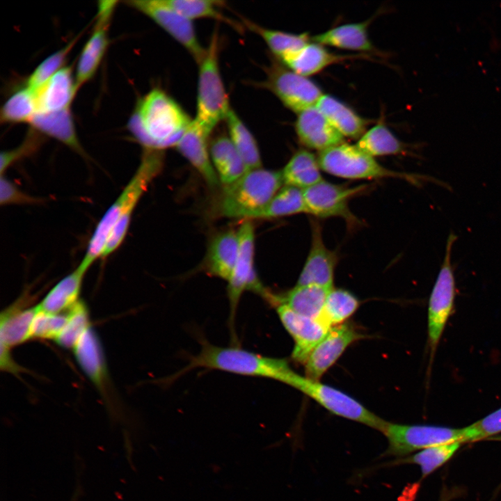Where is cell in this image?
Returning <instances> with one entry per match:
<instances>
[{"label": "cell", "instance_id": "cell-16", "mask_svg": "<svg viewBox=\"0 0 501 501\" xmlns=\"http://www.w3.org/2000/svg\"><path fill=\"white\" fill-rule=\"evenodd\" d=\"M363 337L351 324L331 328L306 360L305 376L319 381L351 344Z\"/></svg>", "mask_w": 501, "mask_h": 501}, {"label": "cell", "instance_id": "cell-47", "mask_svg": "<svg viewBox=\"0 0 501 501\" xmlns=\"http://www.w3.org/2000/svg\"><path fill=\"white\" fill-rule=\"evenodd\" d=\"M441 501H446V499H444V500H441Z\"/></svg>", "mask_w": 501, "mask_h": 501}, {"label": "cell", "instance_id": "cell-46", "mask_svg": "<svg viewBox=\"0 0 501 501\" xmlns=\"http://www.w3.org/2000/svg\"><path fill=\"white\" fill-rule=\"evenodd\" d=\"M0 368L1 370L13 374H18L23 368L13 359L11 351L0 347Z\"/></svg>", "mask_w": 501, "mask_h": 501}, {"label": "cell", "instance_id": "cell-24", "mask_svg": "<svg viewBox=\"0 0 501 501\" xmlns=\"http://www.w3.org/2000/svg\"><path fill=\"white\" fill-rule=\"evenodd\" d=\"M372 19L341 24L311 37L323 46L361 52H373L374 47L368 35Z\"/></svg>", "mask_w": 501, "mask_h": 501}, {"label": "cell", "instance_id": "cell-18", "mask_svg": "<svg viewBox=\"0 0 501 501\" xmlns=\"http://www.w3.org/2000/svg\"><path fill=\"white\" fill-rule=\"evenodd\" d=\"M294 129L299 141L308 150L320 152L344 142L316 106L297 113Z\"/></svg>", "mask_w": 501, "mask_h": 501}, {"label": "cell", "instance_id": "cell-42", "mask_svg": "<svg viewBox=\"0 0 501 501\" xmlns=\"http://www.w3.org/2000/svg\"><path fill=\"white\" fill-rule=\"evenodd\" d=\"M31 326V339L55 340L64 327L68 317L67 310L51 313L38 308Z\"/></svg>", "mask_w": 501, "mask_h": 501}, {"label": "cell", "instance_id": "cell-13", "mask_svg": "<svg viewBox=\"0 0 501 501\" xmlns=\"http://www.w3.org/2000/svg\"><path fill=\"white\" fill-rule=\"evenodd\" d=\"M126 3L150 17L181 44L199 62L206 49L200 44L191 20L184 17L165 0H134Z\"/></svg>", "mask_w": 501, "mask_h": 501}, {"label": "cell", "instance_id": "cell-26", "mask_svg": "<svg viewBox=\"0 0 501 501\" xmlns=\"http://www.w3.org/2000/svg\"><path fill=\"white\" fill-rule=\"evenodd\" d=\"M316 107L344 137L358 139L367 130L368 120L333 95L323 94Z\"/></svg>", "mask_w": 501, "mask_h": 501}, {"label": "cell", "instance_id": "cell-29", "mask_svg": "<svg viewBox=\"0 0 501 501\" xmlns=\"http://www.w3.org/2000/svg\"><path fill=\"white\" fill-rule=\"evenodd\" d=\"M209 152L218 180L223 186L237 181L248 171L229 136L215 138L211 143Z\"/></svg>", "mask_w": 501, "mask_h": 501}, {"label": "cell", "instance_id": "cell-15", "mask_svg": "<svg viewBox=\"0 0 501 501\" xmlns=\"http://www.w3.org/2000/svg\"><path fill=\"white\" fill-rule=\"evenodd\" d=\"M310 225V248L296 285H317L333 289L338 256L325 245L319 222L311 219Z\"/></svg>", "mask_w": 501, "mask_h": 501}, {"label": "cell", "instance_id": "cell-25", "mask_svg": "<svg viewBox=\"0 0 501 501\" xmlns=\"http://www.w3.org/2000/svg\"><path fill=\"white\" fill-rule=\"evenodd\" d=\"M31 129L61 142L81 156L86 157L77 135L70 109L36 113L30 122Z\"/></svg>", "mask_w": 501, "mask_h": 501}, {"label": "cell", "instance_id": "cell-32", "mask_svg": "<svg viewBox=\"0 0 501 501\" xmlns=\"http://www.w3.org/2000/svg\"><path fill=\"white\" fill-rule=\"evenodd\" d=\"M85 273L77 267L56 283L38 305L40 310L51 313L68 310L77 301Z\"/></svg>", "mask_w": 501, "mask_h": 501}, {"label": "cell", "instance_id": "cell-35", "mask_svg": "<svg viewBox=\"0 0 501 501\" xmlns=\"http://www.w3.org/2000/svg\"><path fill=\"white\" fill-rule=\"evenodd\" d=\"M461 441H453L433 445L395 460L392 463H411L418 465L421 470L422 479L432 473L446 463L460 448Z\"/></svg>", "mask_w": 501, "mask_h": 501}, {"label": "cell", "instance_id": "cell-45", "mask_svg": "<svg viewBox=\"0 0 501 501\" xmlns=\"http://www.w3.org/2000/svg\"><path fill=\"white\" fill-rule=\"evenodd\" d=\"M1 205H35L40 204L43 200L24 193L7 177L1 175L0 181Z\"/></svg>", "mask_w": 501, "mask_h": 501}, {"label": "cell", "instance_id": "cell-27", "mask_svg": "<svg viewBox=\"0 0 501 501\" xmlns=\"http://www.w3.org/2000/svg\"><path fill=\"white\" fill-rule=\"evenodd\" d=\"M331 289L317 285H295L283 294H273L269 303L275 306L285 305L301 315L317 319Z\"/></svg>", "mask_w": 501, "mask_h": 501}, {"label": "cell", "instance_id": "cell-37", "mask_svg": "<svg viewBox=\"0 0 501 501\" xmlns=\"http://www.w3.org/2000/svg\"><path fill=\"white\" fill-rule=\"evenodd\" d=\"M246 22L249 28L262 38L272 53L280 61L299 51L311 40L308 33L298 34L287 33L265 29L249 22Z\"/></svg>", "mask_w": 501, "mask_h": 501}, {"label": "cell", "instance_id": "cell-22", "mask_svg": "<svg viewBox=\"0 0 501 501\" xmlns=\"http://www.w3.org/2000/svg\"><path fill=\"white\" fill-rule=\"evenodd\" d=\"M77 90L72 67H62L35 92L37 113L69 109Z\"/></svg>", "mask_w": 501, "mask_h": 501}, {"label": "cell", "instance_id": "cell-39", "mask_svg": "<svg viewBox=\"0 0 501 501\" xmlns=\"http://www.w3.org/2000/svg\"><path fill=\"white\" fill-rule=\"evenodd\" d=\"M67 321L55 342L65 349H73L90 327L89 311L84 302L79 300L67 310Z\"/></svg>", "mask_w": 501, "mask_h": 501}, {"label": "cell", "instance_id": "cell-28", "mask_svg": "<svg viewBox=\"0 0 501 501\" xmlns=\"http://www.w3.org/2000/svg\"><path fill=\"white\" fill-rule=\"evenodd\" d=\"M349 58L347 56L335 54L325 46L312 41L281 61L292 70L308 77Z\"/></svg>", "mask_w": 501, "mask_h": 501}, {"label": "cell", "instance_id": "cell-3", "mask_svg": "<svg viewBox=\"0 0 501 501\" xmlns=\"http://www.w3.org/2000/svg\"><path fill=\"white\" fill-rule=\"evenodd\" d=\"M200 350L188 364L166 379L170 383L196 368L221 370L236 374L271 379L288 385L294 371L285 359L264 356L237 347H223L199 338Z\"/></svg>", "mask_w": 501, "mask_h": 501}, {"label": "cell", "instance_id": "cell-11", "mask_svg": "<svg viewBox=\"0 0 501 501\" xmlns=\"http://www.w3.org/2000/svg\"><path fill=\"white\" fill-rule=\"evenodd\" d=\"M366 184L348 186L333 184L326 180L303 190L307 214L316 218L338 217L348 228L355 229L361 222L351 212L349 200L368 189Z\"/></svg>", "mask_w": 501, "mask_h": 501}, {"label": "cell", "instance_id": "cell-6", "mask_svg": "<svg viewBox=\"0 0 501 501\" xmlns=\"http://www.w3.org/2000/svg\"><path fill=\"white\" fill-rule=\"evenodd\" d=\"M218 41L214 33L198 63L197 109L193 120L209 135L231 109L219 70Z\"/></svg>", "mask_w": 501, "mask_h": 501}, {"label": "cell", "instance_id": "cell-1", "mask_svg": "<svg viewBox=\"0 0 501 501\" xmlns=\"http://www.w3.org/2000/svg\"><path fill=\"white\" fill-rule=\"evenodd\" d=\"M163 164L162 151L143 150L134 175L96 225L84 257L77 267L81 271L86 273L98 258L106 257L119 248L127 233L136 205L161 172Z\"/></svg>", "mask_w": 501, "mask_h": 501}, {"label": "cell", "instance_id": "cell-34", "mask_svg": "<svg viewBox=\"0 0 501 501\" xmlns=\"http://www.w3.org/2000/svg\"><path fill=\"white\" fill-rule=\"evenodd\" d=\"M306 213L303 190L284 185L263 208L253 213L251 218H275Z\"/></svg>", "mask_w": 501, "mask_h": 501}, {"label": "cell", "instance_id": "cell-41", "mask_svg": "<svg viewBox=\"0 0 501 501\" xmlns=\"http://www.w3.org/2000/svg\"><path fill=\"white\" fill-rule=\"evenodd\" d=\"M180 15L192 21L194 19L212 18L231 24L222 15L218 8L222 2L212 0H165Z\"/></svg>", "mask_w": 501, "mask_h": 501}, {"label": "cell", "instance_id": "cell-23", "mask_svg": "<svg viewBox=\"0 0 501 501\" xmlns=\"http://www.w3.org/2000/svg\"><path fill=\"white\" fill-rule=\"evenodd\" d=\"M239 249L237 230H227L215 235L209 244L205 257L206 273L228 282L234 267Z\"/></svg>", "mask_w": 501, "mask_h": 501}, {"label": "cell", "instance_id": "cell-12", "mask_svg": "<svg viewBox=\"0 0 501 501\" xmlns=\"http://www.w3.org/2000/svg\"><path fill=\"white\" fill-rule=\"evenodd\" d=\"M265 85L285 107L296 113L315 106L323 95L319 85L309 77L276 63L268 70Z\"/></svg>", "mask_w": 501, "mask_h": 501}, {"label": "cell", "instance_id": "cell-33", "mask_svg": "<svg viewBox=\"0 0 501 501\" xmlns=\"http://www.w3.org/2000/svg\"><path fill=\"white\" fill-rule=\"evenodd\" d=\"M225 120L229 138L243 159L248 171L262 168L260 154L255 138L232 109Z\"/></svg>", "mask_w": 501, "mask_h": 501}, {"label": "cell", "instance_id": "cell-20", "mask_svg": "<svg viewBox=\"0 0 501 501\" xmlns=\"http://www.w3.org/2000/svg\"><path fill=\"white\" fill-rule=\"evenodd\" d=\"M207 134L192 120L175 148L199 173L205 182L211 187L219 185L216 170L213 166Z\"/></svg>", "mask_w": 501, "mask_h": 501}, {"label": "cell", "instance_id": "cell-36", "mask_svg": "<svg viewBox=\"0 0 501 501\" xmlns=\"http://www.w3.org/2000/svg\"><path fill=\"white\" fill-rule=\"evenodd\" d=\"M359 306L358 299L350 292L333 288L328 294L317 319L329 328L342 324Z\"/></svg>", "mask_w": 501, "mask_h": 501}, {"label": "cell", "instance_id": "cell-9", "mask_svg": "<svg viewBox=\"0 0 501 501\" xmlns=\"http://www.w3.org/2000/svg\"><path fill=\"white\" fill-rule=\"evenodd\" d=\"M457 236L451 232L445 253L430 294L428 307V342L433 358L454 306L456 287L452 264V252Z\"/></svg>", "mask_w": 501, "mask_h": 501}, {"label": "cell", "instance_id": "cell-31", "mask_svg": "<svg viewBox=\"0 0 501 501\" xmlns=\"http://www.w3.org/2000/svg\"><path fill=\"white\" fill-rule=\"evenodd\" d=\"M356 145L373 157L410 153L408 145L401 141L382 120L367 129Z\"/></svg>", "mask_w": 501, "mask_h": 501}, {"label": "cell", "instance_id": "cell-44", "mask_svg": "<svg viewBox=\"0 0 501 501\" xmlns=\"http://www.w3.org/2000/svg\"><path fill=\"white\" fill-rule=\"evenodd\" d=\"M42 143V138L39 133L33 129L29 131L26 138L22 143L11 150L3 151L1 154V175H3L5 171L14 163L32 154Z\"/></svg>", "mask_w": 501, "mask_h": 501}, {"label": "cell", "instance_id": "cell-21", "mask_svg": "<svg viewBox=\"0 0 501 501\" xmlns=\"http://www.w3.org/2000/svg\"><path fill=\"white\" fill-rule=\"evenodd\" d=\"M72 349L84 373L101 392H104L107 382L106 360L99 337L91 326Z\"/></svg>", "mask_w": 501, "mask_h": 501}, {"label": "cell", "instance_id": "cell-43", "mask_svg": "<svg viewBox=\"0 0 501 501\" xmlns=\"http://www.w3.org/2000/svg\"><path fill=\"white\" fill-rule=\"evenodd\" d=\"M465 428V443L481 440L501 433V408Z\"/></svg>", "mask_w": 501, "mask_h": 501}, {"label": "cell", "instance_id": "cell-38", "mask_svg": "<svg viewBox=\"0 0 501 501\" xmlns=\"http://www.w3.org/2000/svg\"><path fill=\"white\" fill-rule=\"evenodd\" d=\"M36 113L35 93L26 87L6 100L1 109L0 120L2 123H30Z\"/></svg>", "mask_w": 501, "mask_h": 501}, {"label": "cell", "instance_id": "cell-7", "mask_svg": "<svg viewBox=\"0 0 501 501\" xmlns=\"http://www.w3.org/2000/svg\"><path fill=\"white\" fill-rule=\"evenodd\" d=\"M388 440L383 456L406 457L429 447L453 441L465 443L466 428L400 424L386 421L381 431Z\"/></svg>", "mask_w": 501, "mask_h": 501}, {"label": "cell", "instance_id": "cell-30", "mask_svg": "<svg viewBox=\"0 0 501 501\" xmlns=\"http://www.w3.org/2000/svg\"><path fill=\"white\" fill-rule=\"evenodd\" d=\"M321 170L318 157L301 148L294 153L281 172L285 185L304 190L323 180Z\"/></svg>", "mask_w": 501, "mask_h": 501}, {"label": "cell", "instance_id": "cell-17", "mask_svg": "<svg viewBox=\"0 0 501 501\" xmlns=\"http://www.w3.org/2000/svg\"><path fill=\"white\" fill-rule=\"evenodd\" d=\"M276 312L282 324L294 340L292 359L305 364L331 328L320 320L301 315L285 305H277Z\"/></svg>", "mask_w": 501, "mask_h": 501}, {"label": "cell", "instance_id": "cell-10", "mask_svg": "<svg viewBox=\"0 0 501 501\" xmlns=\"http://www.w3.org/2000/svg\"><path fill=\"white\" fill-rule=\"evenodd\" d=\"M237 232L239 239V254L227 287L231 328H233L237 308L244 292H253L267 301L271 294L263 286L254 269V225L246 220L239 226Z\"/></svg>", "mask_w": 501, "mask_h": 501}, {"label": "cell", "instance_id": "cell-2", "mask_svg": "<svg viewBox=\"0 0 501 501\" xmlns=\"http://www.w3.org/2000/svg\"><path fill=\"white\" fill-rule=\"evenodd\" d=\"M191 122L173 98L154 88L139 100L127 127L143 149L163 151L175 147Z\"/></svg>", "mask_w": 501, "mask_h": 501}, {"label": "cell", "instance_id": "cell-14", "mask_svg": "<svg viewBox=\"0 0 501 501\" xmlns=\"http://www.w3.org/2000/svg\"><path fill=\"white\" fill-rule=\"evenodd\" d=\"M116 4V1L99 2L95 28L80 54L77 63L75 76L77 89L93 77L105 55L109 43L108 29Z\"/></svg>", "mask_w": 501, "mask_h": 501}, {"label": "cell", "instance_id": "cell-19", "mask_svg": "<svg viewBox=\"0 0 501 501\" xmlns=\"http://www.w3.org/2000/svg\"><path fill=\"white\" fill-rule=\"evenodd\" d=\"M29 294L22 296L0 315V347L10 350L31 339V326L38 311L28 307Z\"/></svg>", "mask_w": 501, "mask_h": 501}, {"label": "cell", "instance_id": "cell-40", "mask_svg": "<svg viewBox=\"0 0 501 501\" xmlns=\"http://www.w3.org/2000/svg\"><path fill=\"white\" fill-rule=\"evenodd\" d=\"M77 40V38L73 39L64 47L51 54L42 61L29 77L26 87L35 93L53 75L63 67L62 66Z\"/></svg>", "mask_w": 501, "mask_h": 501}, {"label": "cell", "instance_id": "cell-5", "mask_svg": "<svg viewBox=\"0 0 501 501\" xmlns=\"http://www.w3.org/2000/svg\"><path fill=\"white\" fill-rule=\"evenodd\" d=\"M321 170L341 178L349 180H376L395 178L420 186L434 179L422 175L399 172L380 164L374 157L366 154L356 145L342 143L319 153Z\"/></svg>", "mask_w": 501, "mask_h": 501}, {"label": "cell", "instance_id": "cell-4", "mask_svg": "<svg viewBox=\"0 0 501 501\" xmlns=\"http://www.w3.org/2000/svg\"><path fill=\"white\" fill-rule=\"evenodd\" d=\"M283 184L281 171L262 168L248 170L223 186L217 211L223 217L250 219L253 213L271 201Z\"/></svg>", "mask_w": 501, "mask_h": 501}, {"label": "cell", "instance_id": "cell-8", "mask_svg": "<svg viewBox=\"0 0 501 501\" xmlns=\"http://www.w3.org/2000/svg\"><path fill=\"white\" fill-rule=\"evenodd\" d=\"M289 385L310 397L335 415L363 424L380 432L386 422L348 395L296 372Z\"/></svg>", "mask_w": 501, "mask_h": 501}]
</instances>
